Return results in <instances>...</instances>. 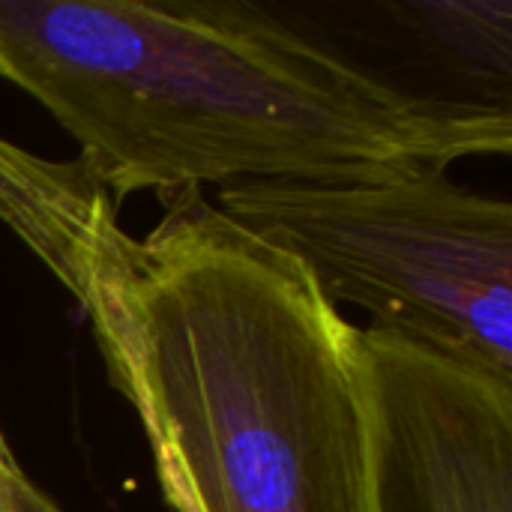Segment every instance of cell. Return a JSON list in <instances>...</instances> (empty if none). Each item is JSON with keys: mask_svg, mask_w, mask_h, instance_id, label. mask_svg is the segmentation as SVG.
<instances>
[{"mask_svg": "<svg viewBox=\"0 0 512 512\" xmlns=\"http://www.w3.org/2000/svg\"><path fill=\"white\" fill-rule=\"evenodd\" d=\"M120 285L126 372L174 512H375L354 324L201 189L162 198Z\"/></svg>", "mask_w": 512, "mask_h": 512, "instance_id": "2", "label": "cell"}, {"mask_svg": "<svg viewBox=\"0 0 512 512\" xmlns=\"http://www.w3.org/2000/svg\"><path fill=\"white\" fill-rule=\"evenodd\" d=\"M375 512H512V378L354 327Z\"/></svg>", "mask_w": 512, "mask_h": 512, "instance_id": "4", "label": "cell"}, {"mask_svg": "<svg viewBox=\"0 0 512 512\" xmlns=\"http://www.w3.org/2000/svg\"><path fill=\"white\" fill-rule=\"evenodd\" d=\"M0 512H63L15 462L0 432Z\"/></svg>", "mask_w": 512, "mask_h": 512, "instance_id": "5", "label": "cell"}, {"mask_svg": "<svg viewBox=\"0 0 512 512\" xmlns=\"http://www.w3.org/2000/svg\"><path fill=\"white\" fill-rule=\"evenodd\" d=\"M372 327L512 378V207L444 168L366 183L249 180L216 204Z\"/></svg>", "mask_w": 512, "mask_h": 512, "instance_id": "3", "label": "cell"}, {"mask_svg": "<svg viewBox=\"0 0 512 512\" xmlns=\"http://www.w3.org/2000/svg\"><path fill=\"white\" fill-rule=\"evenodd\" d=\"M0 81L120 204L204 183H366L510 156L512 108L417 93L243 0H0Z\"/></svg>", "mask_w": 512, "mask_h": 512, "instance_id": "1", "label": "cell"}]
</instances>
